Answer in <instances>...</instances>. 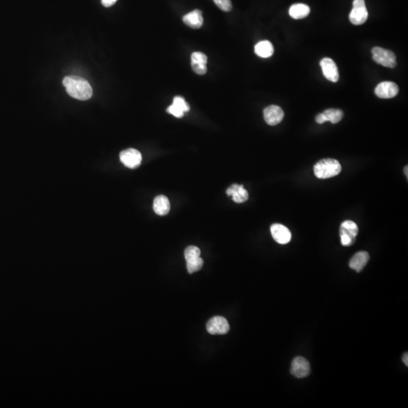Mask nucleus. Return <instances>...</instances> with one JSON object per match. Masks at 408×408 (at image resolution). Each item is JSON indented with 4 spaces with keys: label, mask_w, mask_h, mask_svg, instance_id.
I'll return each mask as SVG.
<instances>
[{
    "label": "nucleus",
    "mask_w": 408,
    "mask_h": 408,
    "mask_svg": "<svg viewBox=\"0 0 408 408\" xmlns=\"http://www.w3.org/2000/svg\"><path fill=\"white\" fill-rule=\"evenodd\" d=\"M207 330L212 335L226 334L230 330V326L225 317L216 316L207 322Z\"/></svg>",
    "instance_id": "obj_7"
},
{
    "label": "nucleus",
    "mask_w": 408,
    "mask_h": 408,
    "mask_svg": "<svg viewBox=\"0 0 408 408\" xmlns=\"http://www.w3.org/2000/svg\"><path fill=\"white\" fill-rule=\"evenodd\" d=\"M402 360H403L404 363L407 366H408V352L404 354L403 357H402Z\"/></svg>",
    "instance_id": "obj_27"
},
{
    "label": "nucleus",
    "mask_w": 408,
    "mask_h": 408,
    "mask_svg": "<svg viewBox=\"0 0 408 408\" xmlns=\"http://www.w3.org/2000/svg\"><path fill=\"white\" fill-rule=\"evenodd\" d=\"M369 260H370V256L368 253L365 251L359 252L354 255L353 257L351 259L349 262V267L357 272H360L367 264Z\"/></svg>",
    "instance_id": "obj_17"
},
{
    "label": "nucleus",
    "mask_w": 408,
    "mask_h": 408,
    "mask_svg": "<svg viewBox=\"0 0 408 408\" xmlns=\"http://www.w3.org/2000/svg\"><path fill=\"white\" fill-rule=\"evenodd\" d=\"M200 250L195 246H189L184 250V258L186 262L191 261L200 257Z\"/></svg>",
    "instance_id": "obj_22"
},
{
    "label": "nucleus",
    "mask_w": 408,
    "mask_h": 408,
    "mask_svg": "<svg viewBox=\"0 0 408 408\" xmlns=\"http://www.w3.org/2000/svg\"><path fill=\"white\" fill-rule=\"evenodd\" d=\"M368 18L364 0H354L353 7L349 14V21L354 25H362Z\"/></svg>",
    "instance_id": "obj_5"
},
{
    "label": "nucleus",
    "mask_w": 408,
    "mask_h": 408,
    "mask_svg": "<svg viewBox=\"0 0 408 408\" xmlns=\"http://www.w3.org/2000/svg\"><path fill=\"white\" fill-rule=\"evenodd\" d=\"M264 119L269 125L276 126L280 124L284 117V112L281 107L277 105H270L264 109Z\"/></svg>",
    "instance_id": "obj_11"
},
{
    "label": "nucleus",
    "mask_w": 408,
    "mask_h": 408,
    "mask_svg": "<svg viewBox=\"0 0 408 408\" xmlns=\"http://www.w3.org/2000/svg\"><path fill=\"white\" fill-rule=\"evenodd\" d=\"M316 120L317 124H323V123L326 122V117H325V116L323 115V113H321V114H317V115L316 116Z\"/></svg>",
    "instance_id": "obj_25"
},
{
    "label": "nucleus",
    "mask_w": 408,
    "mask_h": 408,
    "mask_svg": "<svg viewBox=\"0 0 408 408\" xmlns=\"http://www.w3.org/2000/svg\"><path fill=\"white\" fill-rule=\"evenodd\" d=\"M67 94L80 101H87L92 96V88L85 79L78 76H67L63 80Z\"/></svg>",
    "instance_id": "obj_1"
},
{
    "label": "nucleus",
    "mask_w": 408,
    "mask_h": 408,
    "mask_svg": "<svg viewBox=\"0 0 408 408\" xmlns=\"http://www.w3.org/2000/svg\"><path fill=\"white\" fill-rule=\"evenodd\" d=\"M371 52L373 61L378 64L389 68H394L397 65L396 54L390 50L381 47H374L372 48Z\"/></svg>",
    "instance_id": "obj_4"
},
{
    "label": "nucleus",
    "mask_w": 408,
    "mask_h": 408,
    "mask_svg": "<svg viewBox=\"0 0 408 408\" xmlns=\"http://www.w3.org/2000/svg\"><path fill=\"white\" fill-rule=\"evenodd\" d=\"M203 266V260L199 257L191 261L187 262V269L189 274H192L194 272H198Z\"/></svg>",
    "instance_id": "obj_23"
},
{
    "label": "nucleus",
    "mask_w": 408,
    "mask_h": 408,
    "mask_svg": "<svg viewBox=\"0 0 408 408\" xmlns=\"http://www.w3.org/2000/svg\"><path fill=\"white\" fill-rule=\"evenodd\" d=\"M153 208L156 214L161 216H166L170 210V200L166 196H157L154 199Z\"/></svg>",
    "instance_id": "obj_18"
},
{
    "label": "nucleus",
    "mask_w": 408,
    "mask_h": 408,
    "mask_svg": "<svg viewBox=\"0 0 408 408\" xmlns=\"http://www.w3.org/2000/svg\"><path fill=\"white\" fill-rule=\"evenodd\" d=\"M189 111L190 106L186 102L184 98L181 96L175 97L173 98V104L167 110V113L178 118L182 117L184 113L188 112Z\"/></svg>",
    "instance_id": "obj_14"
},
{
    "label": "nucleus",
    "mask_w": 408,
    "mask_h": 408,
    "mask_svg": "<svg viewBox=\"0 0 408 408\" xmlns=\"http://www.w3.org/2000/svg\"><path fill=\"white\" fill-rule=\"evenodd\" d=\"M117 0H101V3L104 7H111L116 3Z\"/></svg>",
    "instance_id": "obj_26"
},
{
    "label": "nucleus",
    "mask_w": 408,
    "mask_h": 408,
    "mask_svg": "<svg viewBox=\"0 0 408 408\" xmlns=\"http://www.w3.org/2000/svg\"><path fill=\"white\" fill-rule=\"evenodd\" d=\"M291 373L296 378L306 377L310 373V363L303 357H296L291 364Z\"/></svg>",
    "instance_id": "obj_10"
},
{
    "label": "nucleus",
    "mask_w": 408,
    "mask_h": 408,
    "mask_svg": "<svg viewBox=\"0 0 408 408\" xmlns=\"http://www.w3.org/2000/svg\"><path fill=\"white\" fill-rule=\"evenodd\" d=\"M193 71L198 75H204L207 72V56L200 51H194L190 57Z\"/></svg>",
    "instance_id": "obj_13"
},
{
    "label": "nucleus",
    "mask_w": 408,
    "mask_h": 408,
    "mask_svg": "<svg viewBox=\"0 0 408 408\" xmlns=\"http://www.w3.org/2000/svg\"><path fill=\"white\" fill-rule=\"evenodd\" d=\"M320 65L321 67L323 76L326 80L333 82V83H336L339 80V71H338L336 63L333 59L330 58H323L320 61Z\"/></svg>",
    "instance_id": "obj_9"
},
{
    "label": "nucleus",
    "mask_w": 408,
    "mask_h": 408,
    "mask_svg": "<svg viewBox=\"0 0 408 408\" xmlns=\"http://www.w3.org/2000/svg\"><path fill=\"white\" fill-rule=\"evenodd\" d=\"M376 96L383 99H389L396 97L399 94V88L393 82L384 81L378 84L375 89Z\"/></svg>",
    "instance_id": "obj_8"
},
{
    "label": "nucleus",
    "mask_w": 408,
    "mask_h": 408,
    "mask_svg": "<svg viewBox=\"0 0 408 408\" xmlns=\"http://www.w3.org/2000/svg\"><path fill=\"white\" fill-rule=\"evenodd\" d=\"M120 159L124 166L130 169H135L139 167L142 157L138 150L129 148L120 153Z\"/></svg>",
    "instance_id": "obj_6"
},
{
    "label": "nucleus",
    "mask_w": 408,
    "mask_h": 408,
    "mask_svg": "<svg viewBox=\"0 0 408 408\" xmlns=\"http://www.w3.org/2000/svg\"><path fill=\"white\" fill-rule=\"evenodd\" d=\"M227 195L231 196L232 200L235 203H242L247 201L249 198V194L247 190L243 187V185L234 184L230 186L227 189Z\"/></svg>",
    "instance_id": "obj_15"
},
{
    "label": "nucleus",
    "mask_w": 408,
    "mask_h": 408,
    "mask_svg": "<svg viewBox=\"0 0 408 408\" xmlns=\"http://www.w3.org/2000/svg\"><path fill=\"white\" fill-rule=\"evenodd\" d=\"M323 114L326 117V121L330 122L333 124H338L343 117V112L339 109H327L323 111Z\"/></svg>",
    "instance_id": "obj_21"
},
{
    "label": "nucleus",
    "mask_w": 408,
    "mask_h": 408,
    "mask_svg": "<svg viewBox=\"0 0 408 408\" xmlns=\"http://www.w3.org/2000/svg\"><path fill=\"white\" fill-rule=\"evenodd\" d=\"M341 164L335 159H323L317 162L314 167L316 177L320 180H326L338 176L341 173Z\"/></svg>",
    "instance_id": "obj_2"
},
{
    "label": "nucleus",
    "mask_w": 408,
    "mask_h": 408,
    "mask_svg": "<svg viewBox=\"0 0 408 408\" xmlns=\"http://www.w3.org/2000/svg\"><path fill=\"white\" fill-rule=\"evenodd\" d=\"M408 166H407V167H405V175H406L407 177H408Z\"/></svg>",
    "instance_id": "obj_28"
},
{
    "label": "nucleus",
    "mask_w": 408,
    "mask_h": 408,
    "mask_svg": "<svg viewBox=\"0 0 408 408\" xmlns=\"http://www.w3.org/2000/svg\"><path fill=\"white\" fill-rule=\"evenodd\" d=\"M309 14H310V8L306 4H293L289 9V15L293 19H303L306 18Z\"/></svg>",
    "instance_id": "obj_20"
},
{
    "label": "nucleus",
    "mask_w": 408,
    "mask_h": 408,
    "mask_svg": "<svg viewBox=\"0 0 408 408\" xmlns=\"http://www.w3.org/2000/svg\"><path fill=\"white\" fill-rule=\"evenodd\" d=\"M183 22L193 29H199L203 26V18L202 11L199 9L187 13L183 17Z\"/></svg>",
    "instance_id": "obj_16"
},
{
    "label": "nucleus",
    "mask_w": 408,
    "mask_h": 408,
    "mask_svg": "<svg viewBox=\"0 0 408 408\" xmlns=\"http://www.w3.org/2000/svg\"><path fill=\"white\" fill-rule=\"evenodd\" d=\"M359 234V227L356 223L347 220L343 222L340 226L339 234L341 238V243L344 247L352 246L356 242V237Z\"/></svg>",
    "instance_id": "obj_3"
},
{
    "label": "nucleus",
    "mask_w": 408,
    "mask_h": 408,
    "mask_svg": "<svg viewBox=\"0 0 408 408\" xmlns=\"http://www.w3.org/2000/svg\"><path fill=\"white\" fill-rule=\"evenodd\" d=\"M271 232L274 240L280 244H287L291 240L292 234L290 230L283 225H272L271 227Z\"/></svg>",
    "instance_id": "obj_12"
},
{
    "label": "nucleus",
    "mask_w": 408,
    "mask_h": 408,
    "mask_svg": "<svg viewBox=\"0 0 408 408\" xmlns=\"http://www.w3.org/2000/svg\"><path fill=\"white\" fill-rule=\"evenodd\" d=\"M254 51L256 55L260 58H270L274 54V46L268 40H263L255 45Z\"/></svg>",
    "instance_id": "obj_19"
},
{
    "label": "nucleus",
    "mask_w": 408,
    "mask_h": 408,
    "mask_svg": "<svg viewBox=\"0 0 408 408\" xmlns=\"http://www.w3.org/2000/svg\"><path fill=\"white\" fill-rule=\"evenodd\" d=\"M213 2L222 11L228 12L232 9V4L230 0H213Z\"/></svg>",
    "instance_id": "obj_24"
}]
</instances>
